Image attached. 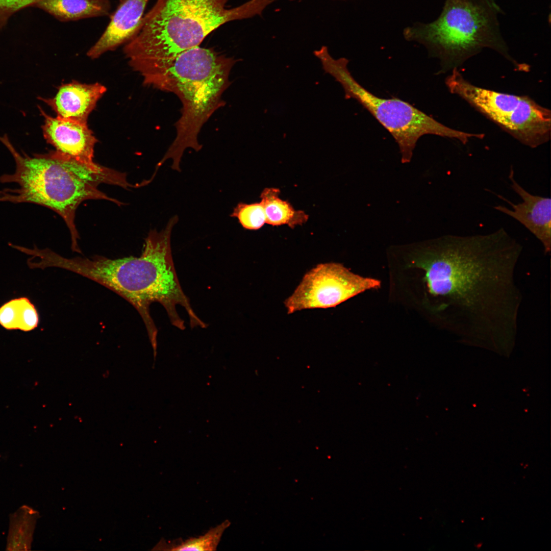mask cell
<instances>
[{
    "instance_id": "4",
    "label": "cell",
    "mask_w": 551,
    "mask_h": 551,
    "mask_svg": "<svg viewBox=\"0 0 551 551\" xmlns=\"http://www.w3.org/2000/svg\"><path fill=\"white\" fill-rule=\"evenodd\" d=\"M236 62L233 57L197 46L139 72L145 85L174 93L183 106L175 124L176 138L157 169L171 158V168L180 171L184 151L202 148L198 134L214 112L224 105L222 95L231 84L229 76Z\"/></svg>"
},
{
    "instance_id": "11",
    "label": "cell",
    "mask_w": 551,
    "mask_h": 551,
    "mask_svg": "<svg viewBox=\"0 0 551 551\" xmlns=\"http://www.w3.org/2000/svg\"><path fill=\"white\" fill-rule=\"evenodd\" d=\"M39 109L44 118L43 136L56 151L88 164L95 163L94 146L98 140L87 123L52 117Z\"/></svg>"
},
{
    "instance_id": "7",
    "label": "cell",
    "mask_w": 551,
    "mask_h": 551,
    "mask_svg": "<svg viewBox=\"0 0 551 551\" xmlns=\"http://www.w3.org/2000/svg\"><path fill=\"white\" fill-rule=\"evenodd\" d=\"M314 55L320 60L325 73L341 84L345 98L356 100L391 134L398 145L403 162H409L417 141L423 135L454 139L463 144L478 136L448 127L400 99L375 95L352 76L347 68L348 60L344 57L333 58L326 46L316 50Z\"/></svg>"
},
{
    "instance_id": "8",
    "label": "cell",
    "mask_w": 551,
    "mask_h": 551,
    "mask_svg": "<svg viewBox=\"0 0 551 551\" xmlns=\"http://www.w3.org/2000/svg\"><path fill=\"white\" fill-rule=\"evenodd\" d=\"M449 91L497 124L522 144L536 148L550 137V111L527 95L477 86L454 69L445 81Z\"/></svg>"
},
{
    "instance_id": "20",
    "label": "cell",
    "mask_w": 551,
    "mask_h": 551,
    "mask_svg": "<svg viewBox=\"0 0 551 551\" xmlns=\"http://www.w3.org/2000/svg\"><path fill=\"white\" fill-rule=\"evenodd\" d=\"M43 0H0V15L8 20L14 13Z\"/></svg>"
},
{
    "instance_id": "17",
    "label": "cell",
    "mask_w": 551,
    "mask_h": 551,
    "mask_svg": "<svg viewBox=\"0 0 551 551\" xmlns=\"http://www.w3.org/2000/svg\"><path fill=\"white\" fill-rule=\"evenodd\" d=\"M37 512L27 507L18 510L11 518L8 538L9 550L30 549Z\"/></svg>"
},
{
    "instance_id": "19",
    "label": "cell",
    "mask_w": 551,
    "mask_h": 551,
    "mask_svg": "<svg viewBox=\"0 0 551 551\" xmlns=\"http://www.w3.org/2000/svg\"><path fill=\"white\" fill-rule=\"evenodd\" d=\"M230 216L237 218L246 230H257L266 223V216L261 201L251 204L240 202L234 208Z\"/></svg>"
},
{
    "instance_id": "10",
    "label": "cell",
    "mask_w": 551,
    "mask_h": 551,
    "mask_svg": "<svg viewBox=\"0 0 551 551\" xmlns=\"http://www.w3.org/2000/svg\"><path fill=\"white\" fill-rule=\"evenodd\" d=\"M514 171L511 166L509 179L513 191L522 201L514 204L501 195L497 196L511 206L512 209L497 205L494 209L519 221L541 243L544 254H549L551 248V199L549 197L535 195L524 189L515 179Z\"/></svg>"
},
{
    "instance_id": "16",
    "label": "cell",
    "mask_w": 551,
    "mask_h": 551,
    "mask_svg": "<svg viewBox=\"0 0 551 551\" xmlns=\"http://www.w3.org/2000/svg\"><path fill=\"white\" fill-rule=\"evenodd\" d=\"M39 321L35 305L27 297L12 299L0 307V325L7 330L31 331L38 327Z\"/></svg>"
},
{
    "instance_id": "13",
    "label": "cell",
    "mask_w": 551,
    "mask_h": 551,
    "mask_svg": "<svg viewBox=\"0 0 551 551\" xmlns=\"http://www.w3.org/2000/svg\"><path fill=\"white\" fill-rule=\"evenodd\" d=\"M107 90L99 83L82 84L77 81L61 85L52 98H41L57 116L87 123L88 117Z\"/></svg>"
},
{
    "instance_id": "3",
    "label": "cell",
    "mask_w": 551,
    "mask_h": 551,
    "mask_svg": "<svg viewBox=\"0 0 551 551\" xmlns=\"http://www.w3.org/2000/svg\"><path fill=\"white\" fill-rule=\"evenodd\" d=\"M5 145L13 156L15 169L0 177L3 183H15V188L0 190V202L32 203L48 208L65 222L71 235V249L81 253L75 225L76 211L84 201L105 199L118 205L119 201L98 189L102 183L124 188L132 186L126 174L95 163L88 164L57 151L28 156L19 153L10 141Z\"/></svg>"
},
{
    "instance_id": "6",
    "label": "cell",
    "mask_w": 551,
    "mask_h": 551,
    "mask_svg": "<svg viewBox=\"0 0 551 551\" xmlns=\"http://www.w3.org/2000/svg\"><path fill=\"white\" fill-rule=\"evenodd\" d=\"M503 13L495 0H445L436 19L414 22L403 34L424 45L446 69H458L484 48L515 64L500 32L498 16Z\"/></svg>"
},
{
    "instance_id": "9",
    "label": "cell",
    "mask_w": 551,
    "mask_h": 551,
    "mask_svg": "<svg viewBox=\"0 0 551 551\" xmlns=\"http://www.w3.org/2000/svg\"><path fill=\"white\" fill-rule=\"evenodd\" d=\"M380 285V281L356 274L340 263H321L304 275L284 304L288 314L305 309L332 308Z\"/></svg>"
},
{
    "instance_id": "14",
    "label": "cell",
    "mask_w": 551,
    "mask_h": 551,
    "mask_svg": "<svg viewBox=\"0 0 551 551\" xmlns=\"http://www.w3.org/2000/svg\"><path fill=\"white\" fill-rule=\"evenodd\" d=\"M61 21H70L107 15L109 0H43L37 5Z\"/></svg>"
},
{
    "instance_id": "18",
    "label": "cell",
    "mask_w": 551,
    "mask_h": 551,
    "mask_svg": "<svg viewBox=\"0 0 551 551\" xmlns=\"http://www.w3.org/2000/svg\"><path fill=\"white\" fill-rule=\"evenodd\" d=\"M230 524V522L226 520L197 537L167 543L163 540L157 544V547L158 549L168 550H215L223 533Z\"/></svg>"
},
{
    "instance_id": "1",
    "label": "cell",
    "mask_w": 551,
    "mask_h": 551,
    "mask_svg": "<svg viewBox=\"0 0 551 551\" xmlns=\"http://www.w3.org/2000/svg\"><path fill=\"white\" fill-rule=\"evenodd\" d=\"M415 265L451 330L490 339L513 337L522 294L515 271L522 245L504 228L490 233L435 240Z\"/></svg>"
},
{
    "instance_id": "5",
    "label": "cell",
    "mask_w": 551,
    "mask_h": 551,
    "mask_svg": "<svg viewBox=\"0 0 551 551\" xmlns=\"http://www.w3.org/2000/svg\"><path fill=\"white\" fill-rule=\"evenodd\" d=\"M228 0H157L123 51L138 72L199 46L212 32L234 20L261 16L274 0H249L227 9Z\"/></svg>"
},
{
    "instance_id": "15",
    "label": "cell",
    "mask_w": 551,
    "mask_h": 551,
    "mask_svg": "<svg viewBox=\"0 0 551 551\" xmlns=\"http://www.w3.org/2000/svg\"><path fill=\"white\" fill-rule=\"evenodd\" d=\"M280 190L277 188H265L261 193L266 223L272 226L287 225L291 229L302 225L308 219L303 211L296 210L287 201L280 197Z\"/></svg>"
},
{
    "instance_id": "12",
    "label": "cell",
    "mask_w": 551,
    "mask_h": 551,
    "mask_svg": "<svg viewBox=\"0 0 551 551\" xmlns=\"http://www.w3.org/2000/svg\"><path fill=\"white\" fill-rule=\"evenodd\" d=\"M149 0H121L102 35L87 53L95 59L127 43L137 34Z\"/></svg>"
},
{
    "instance_id": "21",
    "label": "cell",
    "mask_w": 551,
    "mask_h": 551,
    "mask_svg": "<svg viewBox=\"0 0 551 551\" xmlns=\"http://www.w3.org/2000/svg\"><path fill=\"white\" fill-rule=\"evenodd\" d=\"M7 20L0 15V28H1Z\"/></svg>"
},
{
    "instance_id": "22",
    "label": "cell",
    "mask_w": 551,
    "mask_h": 551,
    "mask_svg": "<svg viewBox=\"0 0 551 551\" xmlns=\"http://www.w3.org/2000/svg\"></svg>"
},
{
    "instance_id": "2",
    "label": "cell",
    "mask_w": 551,
    "mask_h": 551,
    "mask_svg": "<svg viewBox=\"0 0 551 551\" xmlns=\"http://www.w3.org/2000/svg\"><path fill=\"white\" fill-rule=\"evenodd\" d=\"M178 218L174 216L160 232L151 230L139 257L111 259L103 256L67 258L64 267L96 282L120 295L132 304L146 327L154 355L157 350L158 330L151 316L150 305L160 303L171 324L185 329L184 321L177 311L180 305L187 312L192 328H206L207 324L193 311L183 292L174 268L170 236Z\"/></svg>"
}]
</instances>
